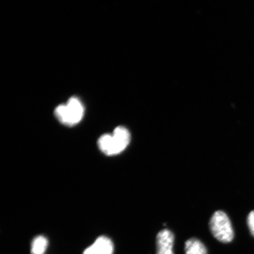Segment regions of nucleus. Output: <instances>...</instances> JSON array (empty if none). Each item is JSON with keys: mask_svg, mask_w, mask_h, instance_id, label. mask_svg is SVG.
<instances>
[{"mask_svg": "<svg viewBox=\"0 0 254 254\" xmlns=\"http://www.w3.org/2000/svg\"><path fill=\"white\" fill-rule=\"evenodd\" d=\"M55 114L57 120L63 125L74 126L83 118L84 107L78 98L71 97L66 104L57 107Z\"/></svg>", "mask_w": 254, "mask_h": 254, "instance_id": "obj_1", "label": "nucleus"}, {"mask_svg": "<svg viewBox=\"0 0 254 254\" xmlns=\"http://www.w3.org/2000/svg\"><path fill=\"white\" fill-rule=\"evenodd\" d=\"M131 139L125 132L114 131L112 134H106L101 136L98 145L101 152L107 155L119 154L125 151Z\"/></svg>", "mask_w": 254, "mask_h": 254, "instance_id": "obj_2", "label": "nucleus"}, {"mask_svg": "<svg viewBox=\"0 0 254 254\" xmlns=\"http://www.w3.org/2000/svg\"><path fill=\"white\" fill-rule=\"evenodd\" d=\"M209 228L213 236L221 243H228L233 241L234 233L229 218L224 212L217 211L212 215L209 221Z\"/></svg>", "mask_w": 254, "mask_h": 254, "instance_id": "obj_3", "label": "nucleus"}, {"mask_svg": "<svg viewBox=\"0 0 254 254\" xmlns=\"http://www.w3.org/2000/svg\"><path fill=\"white\" fill-rule=\"evenodd\" d=\"M174 234L165 229L159 232L156 238L157 254H174Z\"/></svg>", "mask_w": 254, "mask_h": 254, "instance_id": "obj_4", "label": "nucleus"}, {"mask_svg": "<svg viewBox=\"0 0 254 254\" xmlns=\"http://www.w3.org/2000/svg\"><path fill=\"white\" fill-rule=\"evenodd\" d=\"M114 245L110 238L101 236L98 237L95 242L86 250L83 254H113Z\"/></svg>", "mask_w": 254, "mask_h": 254, "instance_id": "obj_5", "label": "nucleus"}, {"mask_svg": "<svg viewBox=\"0 0 254 254\" xmlns=\"http://www.w3.org/2000/svg\"><path fill=\"white\" fill-rule=\"evenodd\" d=\"M186 254H207L204 244L196 238H190L185 244Z\"/></svg>", "mask_w": 254, "mask_h": 254, "instance_id": "obj_6", "label": "nucleus"}, {"mask_svg": "<svg viewBox=\"0 0 254 254\" xmlns=\"http://www.w3.org/2000/svg\"><path fill=\"white\" fill-rule=\"evenodd\" d=\"M48 240L45 237L40 236L34 238L31 244L32 254H44L48 247Z\"/></svg>", "mask_w": 254, "mask_h": 254, "instance_id": "obj_7", "label": "nucleus"}, {"mask_svg": "<svg viewBox=\"0 0 254 254\" xmlns=\"http://www.w3.org/2000/svg\"><path fill=\"white\" fill-rule=\"evenodd\" d=\"M247 222L251 233L254 237V211L250 212L249 217H248Z\"/></svg>", "mask_w": 254, "mask_h": 254, "instance_id": "obj_8", "label": "nucleus"}]
</instances>
